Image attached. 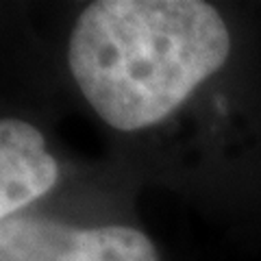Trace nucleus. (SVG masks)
<instances>
[{"mask_svg": "<svg viewBox=\"0 0 261 261\" xmlns=\"http://www.w3.org/2000/svg\"><path fill=\"white\" fill-rule=\"evenodd\" d=\"M0 261H159L152 242L130 226L76 228L46 218H5Z\"/></svg>", "mask_w": 261, "mask_h": 261, "instance_id": "f03ea898", "label": "nucleus"}, {"mask_svg": "<svg viewBox=\"0 0 261 261\" xmlns=\"http://www.w3.org/2000/svg\"><path fill=\"white\" fill-rule=\"evenodd\" d=\"M228 53V29L209 3L98 0L72 29L68 63L109 126L140 130L183 105Z\"/></svg>", "mask_w": 261, "mask_h": 261, "instance_id": "f257e3e1", "label": "nucleus"}, {"mask_svg": "<svg viewBox=\"0 0 261 261\" xmlns=\"http://www.w3.org/2000/svg\"><path fill=\"white\" fill-rule=\"evenodd\" d=\"M59 178V166L46 150V140L29 122H0V218L37 200Z\"/></svg>", "mask_w": 261, "mask_h": 261, "instance_id": "7ed1b4c3", "label": "nucleus"}]
</instances>
